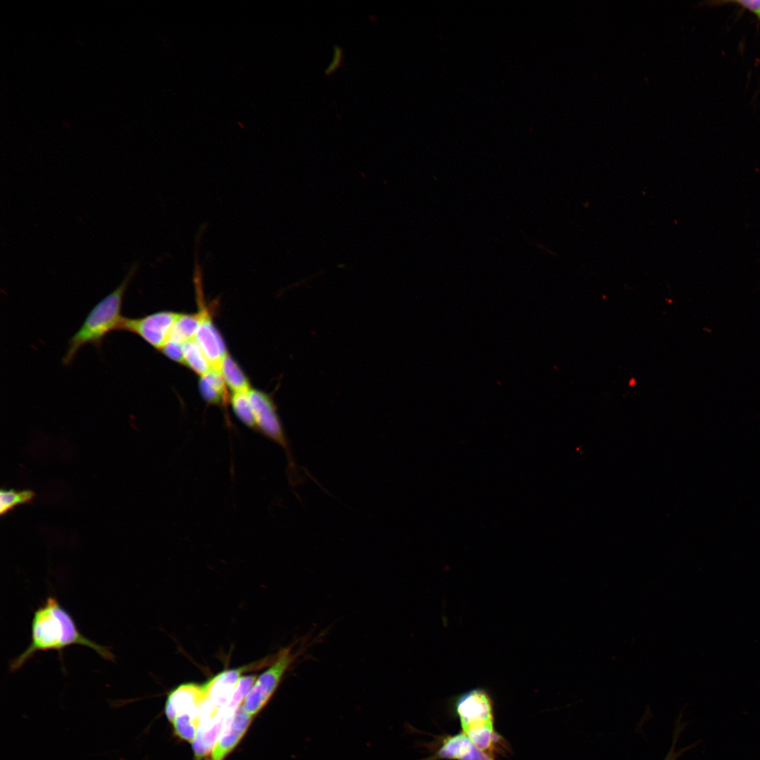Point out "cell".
<instances>
[{
	"label": "cell",
	"instance_id": "6da1fadb",
	"mask_svg": "<svg viewBox=\"0 0 760 760\" xmlns=\"http://www.w3.org/2000/svg\"><path fill=\"white\" fill-rule=\"evenodd\" d=\"M72 645L88 647L103 659L115 660V655L109 647L97 644L84 635L57 598L49 596L34 612L29 645L10 661L9 670L11 672L19 670L38 652L55 650L62 658L63 650Z\"/></svg>",
	"mask_w": 760,
	"mask_h": 760
},
{
	"label": "cell",
	"instance_id": "7a4b0ae2",
	"mask_svg": "<svg viewBox=\"0 0 760 760\" xmlns=\"http://www.w3.org/2000/svg\"><path fill=\"white\" fill-rule=\"evenodd\" d=\"M138 268V262L132 264L120 284L91 310L80 328L69 340L63 358V365H70L84 346L93 345L100 350L106 335L120 329L124 317L121 315L123 298Z\"/></svg>",
	"mask_w": 760,
	"mask_h": 760
},
{
	"label": "cell",
	"instance_id": "3957f363",
	"mask_svg": "<svg viewBox=\"0 0 760 760\" xmlns=\"http://www.w3.org/2000/svg\"><path fill=\"white\" fill-rule=\"evenodd\" d=\"M463 732L471 742L494 733L490 697L481 688L471 689L455 702Z\"/></svg>",
	"mask_w": 760,
	"mask_h": 760
},
{
	"label": "cell",
	"instance_id": "277c9868",
	"mask_svg": "<svg viewBox=\"0 0 760 760\" xmlns=\"http://www.w3.org/2000/svg\"><path fill=\"white\" fill-rule=\"evenodd\" d=\"M294 652L293 646L281 649L276 655L271 666L255 680L242 707L246 712L253 716L259 712L271 698L281 679L293 662L299 655Z\"/></svg>",
	"mask_w": 760,
	"mask_h": 760
},
{
	"label": "cell",
	"instance_id": "5b68a950",
	"mask_svg": "<svg viewBox=\"0 0 760 760\" xmlns=\"http://www.w3.org/2000/svg\"><path fill=\"white\" fill-rule=\"evenodd\" d=\"M248 398L257 428L284 449L288 457L289 467L292 472V483L298 481L299 479L296 467L272 397L260 390L251 388L248 391Z\"/></svg>",
	"mask_w": 760,
	"mask_h": 760
},
{
	"label": "cell",
	"instance_id": "8992f818",
	"mask_svg": "<svg viewBox=\"0 0 760 760\" xmlns=\"http://www.w3.org/2000/svg\"><path fill=\"white\" fill-rule=\"evenodd\" d=\"M178 314L173 311L162 310L135 318L123 317L119 330L133 333L155 349L160 350L168 339Z\"/></svg>",
	"mask_w": 760,
	"mask_h": 760
},
{
	"label": "cell",
	"instance_id": "52a82bcc",
	"mask_svg": "<svg viewBox=\"0 0 760 760\" xmlns=\"http://www.w3.org/2000/svg\"><path fill=\"white\" fill-rule=\"evenodd\" d=\"M198 307L203 317L194 340L201 348L214 369H218L223 358L228 354L225 342L215 325L209 308L205 305L198 280H195Z\"/></svg>",
	"mask_w": 760,
	"mask_h": 760
},
{
	"label": "cell",
	"instance_id": "ba28073f",
	"mask_svg": "<svg viewBox=\"0 0 760 760\" xmlns=\"http://www.w3.org/2000/svg\"><path fill=\"white\" fill-rule=\"evenodd\" d=\"M253 716L242 705L227 716L218 740L212 751L211 760H223L236 746L246 732Z\"/></svg>",
	"mask_w": 760,
	"mask_h": 760
},
{
	"label": "cell",
	"instance_id": "9c48e42d",
	"mask_svg": "<svg viewBox=\"0 0 760 760\" xmlns=\"http://www.w3.org/2000/svg\"><path fill=\"white\" fill-rule=\"evenodd\" d=\"M248 666L224 671L203 685L205 699L214 707L222 710L229 702L241 676Z\"/></svg>",
	"mask_w": 760,
	"mask_h": 760
},
{
	"label": "cell",
	"instance_id": "30bf717a",
	"mask_svg": "<svg viewBox=\"0 0 760 760\" xmlns=\"http://www.w3.org/2000/svg\"><path fill=\"white\" fill-rule=\"evenodd\" d=\"M204 699L203 685L195 683L181 685L168 695L165 707V715L172 723L178 715L199 709Z\"/></svg>",
	"mask_w": 760,
	"mask_h": 760
},
{
	"label": "cell",
	"instance_id": "8fae6325",
	"mask_svg": "<svg viewBox=\"0 0 760 760\" xmlns=\"http://www.w3.org/2000/svg\"><path fill=\"white\" fill-rule=\"evenodd\" d=\"M449 759L456 760H493L486 752L477 748L464 733L457 734L444 740L438 751L424 760Z\"/></svg>",
	"mask_w": 760,
	"mask_h": 760
},
{
	"label": "cell",
	"instance_id": "7c38bea8",
	"mask_svg": "<svg viewBox=\"0 0 760 760\" xmlns=\"http://www.w3.org/2000/svg\"><path fill=\"white\" fill-rule=\"evenodd\" d=\"M227 714L222 709L217 715L201 718L192 748L197 760L213 750L223 728Z\"/></svg>",
	"mask_w": 760,
	"mask_h": 760
},
{
	"label": "cell",
	"instance_id": "4fadbf2b",
	"mask_svg": "<svg viewBox=\"0 0 760 760\" xmlns=\"http://www.w3.org/2000/svg\"><path fill=\"white\" fill-rule=\"evenodd\" d=\"M198 388L204 400L214 405H224L230 400L227 386L218 369H212L201 376Z\"/></svg>",
	"mask_w": 760,
	"mask_h": 760
},
{
	"label": "cell",
	"instance_id": "5bb4252c",
	"mask_svg": "<svg viewBox=\"0 0 760 760\" xmlns=\"http://www.w3.org/2000/svg\"><path fill=\"white\" fill-rule=\"evenodd\" d=\"M202 317L203 311L199 307L198 310L194 313H179L171 328L168 339L182 344L194 339Z\"/></svg>",
	"mask_w": 760,
	"mask_h": 760
},
{
	"label": "cell",
	"instance_id": "9a60e30c",
	"mask_svg": "<svg viewBox=\"0 0 760 760\" xmlns=\"http://www.w3.org/2000/svg\"><path fill=\"white\" fill-rule=\"evenodd\" d=\"M218 370L220 372L227 388L233 393L248 392L251 389L247 376L229 353L222 360Z\"/></svg>",
	"mask_w": 760,
	"mask_h": 760
},
{
	"label": "cell",
	"instance_id": "2e32d148",
	"mask_svg": "<svg viewBox=\"0 0 760 760\" xmlns=\"http://www.w3.org/2000/svg\"><path fill=\"white\" fill-rule=\"evenodd\" d=\"M184 364L200 376L213 369L204 352L193 339L183 344Z\"/></svg>",
	"mask_w": 760,
	"mask_h": 760
},
{
	"label": "cell",
	"instance_id": "e0dca14e",
	"mask_svg": "<svg viewBox=\"0 0 760 760\" xmlns=\"http://www.w3.org/2000/svg\"><path fill=\"white\" fill-rule=\"evenodd\" d=\"M201 707L179 714L172 721L177 735L189 742L194 741L200 724Z\"/></svg>",
	"mask_w": 760,
	"mask_h": 760
},
{
	"label": "cell",
	"instance_id": "ac0fdd59",
	"mask_svg": "<svg viewBox=\"0 0 760 760\" xmlns=\"http://www.w3.org/2000/svg\"><path fill=\"white\" fill-rule=\"evenodd\" d=\"M229 402L234 412L241 422L250 428H257L248 392L233 393Z\"/></svg>",
	"mask_w": 760,
	"mask_h": 760
},
{
	"label": "cell",
	"instance_id": "d6986e66",
	"mask_svg": "<svg viewBox=\"0 0 760 760\" xmlns=\"http://www.w3.org/2000/svg\"><path fill=\"white\" fill-rule=\"evenodd\" d=\"M34 496V493L30 490L1 489L0 491L1 515L7 514L17 505L31 502Z\"/></svg>",
	"mask_w": 760,
	"mask_h": 760
},
{
	"label": "cell",
	"instance_id": "ffe728a7",
	"mask_svg": "<svg viewBox=\"0 0 760 760\" xmlns=\"http://www.w3.org/2000/svg\"><path fill=\"white\" fill-rule=\"evenodd\" d=\"M255 680L256 676L254 675L246 676L240 678L229 702L223 709L227 716L232 714L239 706L242 705Z\"/></svg>",
	"mask_w": 760,
	"mask_h": 760
},
{
	"label": "cell",
	"instance_id": "44dd1931",
	"mask_svg": "<svg viewBox=\"0 0 760 760\" xmlns=\"http://www.w3.org/2000/svg\"><path fill=\"white\" fill-rule=\"evenodd\" d=\"M160 351L170 360L184 364L182 343L168 339Z\"/></svg>",
	"mask_w": 760,
	"mask_h": 760
},
{
	"label": "cell",
	"instance_id": "7402d4cb",
	"mask_svg": "<svg viewBox=\"0 0 760 760\" xmlns=\"http://www.w3.org/2000/svg\"><path fill=\"white\" fill-rule=\"evenodd\" d=\"M726 4H734L748 10L754 14L760 22V0L723 1L714 3L716 6Z\"/></svg>",
	"mask_w": 760,
	"mask_h": 760
},
{
	"label": "cell",
	"instance_id": "603a6c76",
	"mask_svg": "<svg viewBox=\"0 0 760 760\" xmlns=\"http://www.w3.org/2000/svg\"><path fill=\"white\" fill-rule=\"evenodd\" d=\"M342 61V50L339 46L334 47V57L330 63L329 65L326 70L327 74L331 73L337 69L341 65Z\"/></svg>",
	"mask_w": 760,
	"mask_h": 760
},
{
	"label": "cell",
	"instance_id": "cb8c5ba5",
	"mask_svg": "<svg viewBox=\"0 0 760 760\" xmlns=\"http://www.w3.org/2000/svg\"><path fill=\"white\" fill-rule=\"evenodd\" d=\"M666 760H671V756H669V759H666Z\"/></svg>",
	"mask_w": 760,
	"mask_h": 760
},
{
	"label": "cell",
	"instance_id": "d4e9b609",
	"mask_svg": "<svg viewBox=\"0 0 760 760\" xmlns=\"http://www.w3.org/2000/svg\"><path fill=\"white\" fill-rule=\"evenodd\" d=\"M208 760H211V759H208Z\"/></svg>",
	"mask_w": 760,
	"mask_h": 760
}]
</instances>
